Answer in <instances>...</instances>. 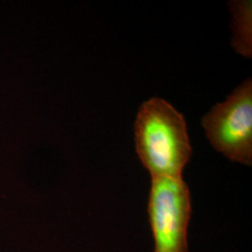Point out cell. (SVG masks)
Instances as JSON below:
<instances>
[{"label":"cell","instance_id":"6da1fadb","mask_svg":"<svg viewBox=\"0 0 252 252\" xmlns=\"http://www.w3.org/2000/svg\"><path fill=\"white\" fill-rule=\"evenodd\" d=\"M135 150L152 178L182 177L191 155L183 115L154 97L142 104L135 124Z\"/></svg>","mask_w":252,"mask_h":252},{"label":"cell","instance_id":"277c9868","mask_svg":"<svg viewBox=\"0 0 252 252\" xmlns=\"http://www.w3.org/2000/svg\"><path fill=\"white\" fill-rule=\"evenodd\" d=\"M234 45L245 56L252 54V5L251 2H234Z\"/></svg>","mask_w":252,"mask_h":252},{"label":"cell","instance_id":"7a4b0ae2","mask_svg":"<svg viewBox=\"0 0 252 252\" xmlns=\"http://www.w3.org/2000/svg\"><path fill=\"white\" fill-rule=\"evenodd\" d=\"M148 214L154 252H188L191 199L182 177L153 178Z\"/></svg>","mask_w":252,"mask_h":252},{"label":"cell","instance_id":"3957f363","mask_svg":"<svg viewBox=\"0 0 252 252\" xmlns=\"http://www.w3.org/2000/svg\"><path fill=\"white\" fill-rule=\"evenodd\" d=\"M207 139L232 162L252 165V82L248 79L202 120Z\"/></svg>","mask_w":252,"mask_h":252}]
</instances>
